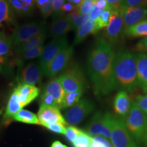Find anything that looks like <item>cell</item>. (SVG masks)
Masks as SVG:
<instances>
[{"label":"cell","mask_w":147,"mask_h":147,"mask_svg":"<svg viewBox=\"0 0 147 147\" xmlns=\"http://www.w3.org/2000/svg\"><path fill=\"white\" fill-rule=\"evenodd\" d=\"M50 0H35V2H36V4L38 8H40V7L43 6L44 5H45L46 3H47Z\"/></svg>","instance_id":"obj_48"},{"label":"cell","mask_w":147,"mask_h":147,"mask_svg":"<svg viewBox=\"0 0 147 147\" xmlns=\"http://www.w3.org/2000/svg\"><path fill=\"white\" fill-rule=\"evenodd\" d=\"M67 1H68V2H69V3H72L73 2V0H67Z\"/></svg>","instance_id":"obj_52"},{"label":"cell","mask_w":147,"mask_h":147,"mask_svg":"<svg viewBox=\"0 0 147 147\" xmlns=\"http://www.w3.org/2000/svg\"><path fill=\"white\" fill-rule=\"evenodd\" d=\"M45 31H47V26L45 22H32L17 26L11 36L13 47L21 45Z\"/></svg>","instance_id":"obj_7"},{"label":"cell","mask_w":147,"mask_h":147,"mask_svg":"<svg viewBox=\"0 0 147 147\" xmlns=\"http://www.w3.org/2000/svg\"><path fill=\"white\" fill-rule=\"evenodd\" d=\"M134 103L140 110L147 116V94L139 95L136 97Z\"/></svg>","instance_id":"obj_36"},{"label":"cell","mask_w":147,"mask_h":147,"mask_svg":"<svg viewBox=\"0 0 147 147\" xmlns=\"http://www.w3.org/2000/svg\"><path fill=\"white\" fill-rule=\"evenodd\" d=\"M44 92L49 93L54 97L58 108L61 109L65 95V92L62 87L60 82L58 80L57 78L52 79L46 84L45 89H44Z\"/></svg>","instance_id":"obj_21"},{"label":"cell","mask_w":147,"mask_h":147,"mask_svg":"<svg viewBox=\"0 0 147 147\" xmlns=\"http://www.w3.org/2000/svg\"><path fill=\"white\" fill-rule=\"evenodd\" d=\"M90 19L91 18H90L89 14H87V15H80L78 19L76 20V21L73 24V30L74 29H76V30L79 27H80L86 23H87Z\"/></svg>","instance_id":"obj_42"},{"label":"cell","mask_w":147,"mask_h":147,"mask_svg":"<svg viewBox=\"0 0 147 147\" xmlns=\"http://www.w3.org/2000/svg\"><path fill=\"white\" fill-rule=\"evenodd\" d=\"M90 147H113L108 140L101 136L93 137Z\"/></svg>","instance_id":"obj_35"},{"label":"cell","mask_w":147,"mask_h":147,"mask_svg":"<svg viewBox=\"0 0 147 147\" xmlns=\"http://www.w3.org/2000/svg\"><path fill=\"white\" fill-rule=\"evenodd\" d=\"M74 45H77L80 44L89 34H95L97 32L95 27V22L90 19L87 23L76 29Z\"/></svg>","instance_id":"obj_23"},{"label":"cell","mask_w":147,"mask_h":147,"mask_svg":"<svg viewBox=\"0 0 147 147\" xmlns=\"http://www.w3.org/2000/svg\"><path fill=\"white\" fill-rule=\"evenodd\" d=\"M95 109V105L87 99H82L65 112L64 118L67 124L74 126L81 123Z\"/></svg>","instance_id":"obj_8"},{"label":"cell","mask_w":147,"mask_h":147,"mask_svg":"<svg viewBox=\"0 0 147 147\" xmlns=\"http://www.w3.org/2000/svg\"><path fill=\"white\" fill-rule=\"evenodd\" d=\"M108 4L114 7H121L123 5L125 0H105Z\"/></svg>","instance_id":"obj_47"},{"label":"cell","mask_w":147,"mask_h":147,"mask_svg":"<svg viewBox=\"0 0 147 147\" xmlns=\"http://www.w3.org/2000/svg\"><path fill=\"white\" fill-rule=\"evenodd\" d=\"M46 38H47V31L33 37L31 39L23 42L21 45L14 47L13 49L14 53L18 55H21L31 49H34V48L43 46Z\"/></svg>","instance_id":"obj_20"},{"label":"cell","mask_w":147,"mask_h":147,"mask_svg":"<svg viewBox=\"0 0 147 147\" xmlns=\"http://www.w3.org/2000/svg\"><path fill=\"white\" fill-rule=\"evenodd\" d=\"M67 46L68 45L67 38L65 36H63L61 38H54V40L44 47V50L40 56L39 61L44 75L51 62L57 56L59 53Z\"/></svg>","instance_id":"obj_9"},{"label":"cell","mask_w":147,"mask_h":147,"mask_svg":"<svg viewBox=\"0 0 147 147\" xmlns=\"http://www.w3.org/2000/svg\"><path fill=\"white\" fill-rule=\"evenodd\" d=\"M121 7H114L111 5V16L109 24L105 32L106 40L111 44L118 41L122 32H123V20Z\"/></svg>","instance_id":"obj_10"},{"label":"cell","mask_w":147,"mask_h":147,"mask_svg":"<svg viewBox=\"0 0 147 147\" xmlns=\"http://www.w3.org/2000/svg\"><path fill=\"white\" fill-rule=\"evenodd\" d=\"M14 15L20 17L31 16L34 12L35 0H8Z\"/></svg>","instance_id":"obj_16"},{"label":"cell","mask_w":147,"mask_h":147,"mask_svg":"<svg viewBox=\"0 0 147 147\" xmlns=\"http://www.w3.org/2000/svg\"><path fill=\"white\" fill-rule=\"evenodd\" d=\"M44 73L39 62L29 63L19 75V84L35 85L41 82Z\"/></svg>","instance_id":"obj_14"},{"label":"cell","mask_w":147,"mask_h":147,"mask_svg":"<svg viewBox=\"0 0 147 147\" xmlns=\"http://www.w3.org/2000/svg\"><path fill=\"white\" fill-rule=\"evenodd\" d=\"M146 5L147 0H125L123 5L125 7H146Z\"/></svg>","instance_id":"obj_40"},{"label":"cell","mask_w":147,"mask_h":147,"mask_svg":"<svg viewBox=\"0 0 147 147\" xmlns=\"http://www.w3.org/2000/svg\"><path fill=\"white\" fill-rule=\"evenodd\" d=\"M110 16H111V5H110V8L105 9L100 17L95 21V27H96L97 32L100 29L108 27V24H109Z\"/></svg>","instance_id":"obj_30"},{"label":"cell","mask_w":147,"mask_h":147,"mask_svg":"<svg viewBox=\"0 0 147 147\" xmlns=\"http://www.w3.org/2000/svg\"><path fill=\"white\" fill-rule=\"evenodd\" d=\"M51 147H68L67 146H66L65 144H63L62 142H61L60 141H55L52 143Z\"/></svg>","instance_id":"obj_49"},{"label":"cell","mask_w":147,"mask_h":147,"mask_svg":"<svg viewBox=\"0 0 147 147\" xmlns=\"http://www.w3.org/2000/svg\"><path fill=\"white\" fill-rule=\"evenodd\" d=\"M1 71V63H0V72Z\"/></svg>","instance_id":"obj_53"},{"label":"cell","mask_w":147,"mask_h":147,"mask_svg":"<svg viewBox=\"0 0 147 147\" xmlns=\"http://www.w3.org/2000/svg\"><path fill=\"white\" fill-rule=\"evenodd\" d=\"M14 16L8 0H0V26L3 23H14Z\"/></svg>","instance_id":"obj_25"},{"label":"cell","mask_w":147,"mask_h":147,"mask_svg":"<svg viewBox=\"0 0 147 147\" xmlns=\"http://www.w3.org/2000/svg\"><path fill=\"white\" fill-rule=\"evenodd\" d=\"M40 10L45 18L49 17L53 13V0H50L47 3L40 7Z\"/></svg>","instance_id":"obj_38"},{"label":"cell","mask_w":147,"mask_h":147,"mask_svg":"<svg viewBox=\"0 0 147 147\" xmlns=\"http://www.w3.org/2000/svg\"><path fill=\"white\" fill-rule=\"evenodd\" d=\"M73 30V24L68 16L55 18L49 27V36L52 38H57L65 36L69 31Z\"/></svg>","instance_id":"obj_15"},{"label":"cell","mask_w":147,"mask_h":147,"mask_svg":"<svg viewBox=\"0 0 147 147\" xmlns=\"http://www.w3.org/2000/svg\"><path fill=\"white\" fill-rule=\"evenodd\" d=\"M110 128L111 137L110 141L113 147H139L127 130L121 119L112 115Z\"/></svg>","instance_id":"obj_5"},{"label":"cell","mask_w":147,"mask_h":147,"mask_svg":"<svg viewBox=\"0 0 147 147\" xmlns=\"http://www.w3.org/2000/svg\"><path fill=\"white\" fill-rule=\"evenodd\" d=\"M83 91L74 92V93H65L61 109L69 108L72 107L80 100Z\"/></svg>","instance_id":"obj_28"},{"label":"cell","mask_w":147,"mask_h":147,"mask_svg":"<svg viewBox=\"0 0 147 147\" xmlns=\"http://www.w3.org/2000/svg\"><path fill=\"white\" fill-rule=\"evenodd\" d=\"M123 33L129 38H140L147 36V19L124 29Z\"/></svg>","instance_id":"obj_24"},{"label":"cell","mask_w":147,"mask_h":147,"mask_svg":"<svg viewBox=\"0 0 147 147\" xmlns=\"http://www.w3.org/2000/svg\"><path fill=\"white\" fill-rule=\"evenodd\" d=\"M95 5H96L97 8L101 9H107L110 8V5L108 4L105 0H96L95 1Z\"/></svg>","instance_id":"obj_46"},{"label":"cell","mask_w":147,"mask_h":147,"mask_svg":"<svg viewBox=\"0 0 147 147\" xmlns=\"http://www.w3.org/2000/svg\"><path fill=\"white\" fill-rule=\"evenodd\" d=\"M37 117L39 125L45 127L53 123H61L65 125H67L65 118L61 113L59 108L57 107L40 106Z\"/></svg>","instance_id":"obj_13"},{"label":"cell","mask_w":147,"mask_h":147,"mask_svg":"<svg viewBox=\"0 0 147 147\" xmlns=\"http://www.w3.org/2000/svg\"><path fill=\"white\" fill-rule=\"evenodd\" d=\"M12 42L11 38L5 36L3 33L0 32V57L5 58L10 54L12 50Z\"/></svg>","instance_id":"obj_29"},{"label":"cell","mask_w":147,"mask_h":147,"mask_svg":"<svg viewBox=\"0 0 147 147\" xmlns=\"http://www.w3.org/2000/svg\"><path fill=\"white\" fill-rule=\"evenodd\" d=\"M125 126L138 146L145 147L146 141L147 116L140 110L134 102L129 112L123 119Z\"/></svg>","instance_id":"obj_3"},{"label":"cell","mask_w":147,"mask_h":147,"mask_svg":"<svg viewBox=\"0 0 147 147\" xmlns=\"http://www.w3.org/2000/svg\"><path fill=\"white\" fill-rule=\"evenodd\" d=\"M15 89L18 92L20 102L23 107L30 104L40 93V89L35 85L31 84H19Z\"/></svg>","instance_id":"obj_18"},{"label":"cell","mask_w":147,"mask_h":147,"mask_svg":"<svg viewBox=\"0 0 147 147\" xmlns=\"http://www.w3.org/2000/svg\"><path fill=\"white\" fill-rule=\"evenodd\" d=\"M82 1H83V0H73L72 3L75 5V6H76V8H77L78 5L82 3Z\"/></svg>","instance_id":"obj_50"},{"label":"cell","mask_w":147,"mask_h":147,"mask_svg":"<svg viewBox=\"0 0 147 147\" xmlns=\"http://www.w3.org/2000/svg\"><path fill=\"white\" fill-rule=\"evenodd\" d=\"M48 129L56 134H65L66 131L65 125L61 123H53L46 127Z\"/></svg>","instance_id":"obj_37"},{"label":"cell","mask_w":147,"mask_h":147,"mask_svg":"<svg viewBox=\"0 0 147 147\" xmlns=\"http://www.w3.org/2000/svg\"><path fill=\"white\" fill-rule=\"evenodd\" d=\"M57 79L65 93L83 91L85 86L83 74L76 64L69 67Z\"/></svg>","instance_id":"obj_4"},{"label":"cell","mask_w":147,"mask_h":147,"mask_svg":"<svg viewBox=\"0 0 147 147\" xmlns=\"http://www.w3.org/2000/svg\"><path fill=\"white\" fill-rule=\"evenodd\" d=\"M93 137L87 134L84 131H81L76 140L74 141V147H90L92 142Z\"/></svg>","instance_id":"obj_31"},{"label":"cell","mask_w":147,"mask_h":147,"mask_svg":"<svg viewBox=\"0 0 147 147\" xmlns=\"http://www.w3.org/2000/svg\"><path fill=\"white\" fill-rule=\"evenodd\" d=\"M44 50V47L41 46V47H36L34 49H31L27 52L23 53L21 55H18V57H16L14 61V65H21L24 62L28 61L32 59L40 57L42 54V51Z\"/></svg>","instance_id":"obj_27"},{"label":"cell","mask_w":147,"mask_h":147,"mask_svg":"<svg viewBox=\"0 0 147 147\" xmlns=\"http://www.w3.org/2000/svg\"><path fill=\"white\" fill-rule=\"evenodd\" d=\"M74 55V48L67 46L63 49L54 59L46 71L45 76L49 78L57 75L59 73L65 69L69 65Z\"/></svg>","instance_id":"obj_11"},{"label":"cell","mask_w":147,"mask_h":147,"mask_svg":"<svg viewBox=\"0 0 147 147\" xmlns=\"http://www.w3.org/2000/svg\"><path fill=\"white\" fill-rule=\"evenodd\" d=\"M112 114L97 112L85 127L84 131L91 137L101 136L110 140L111 137L110 119Z\"/></svg>","instance_id":"obj_6"},{"label":"cell","mask_w":147,"mask_h":147,"mask_svg":"<svg viewBox=\"0 0 147 147\" xmlns=\"http://www.w3.org/2000/svg\"><path fill=\"white\" fill-rule=\"evenodd\" d=\"M76 9L77 8H76V6H75L72 3H69V2L65 3L63 6L61 7V8L59 17L62 16L63 14H68L70 13V12H73L74 10H76Z\"/></svg>","instance_id":"obj_41"},{"label":"cell","mask_w":147,"mask_h":147,"mask_svg":"<svg viewBox=\"0 0 147 147\" xmlns=\"http://www.w3.org/2000/svg\"><path fill=\"white\" fill-rule=\"evenodd\" d=\"M137 65L138 86L144 93L147 92V54L139 53L136 55Z\"/></svg>","instance_id":"obj_19"},{"label":"cell","mask_w":147,"mask_h":147,"mask_svg":"<svg viewBox=\"0 0 147 147\" xmlns=\"http://www.w3.org/2000/svg\"><path fill=\"white\" fill-rule=\"evenodd\" d=\"M115 78L117 87L131 93L138 86L137 65L136 56L127 51L117 53L115 60Z\"/></svg>","instance_id":"obj_2"},{"label":"cell","mask_w":147,"mask_h":147,"mask_svg":"<svg viewBox=\"0 0 147 147\" xmlns=\"http://www.w3.org/2000/svg\"><path fill=\"white\" fill-rule=\"evenodd\" d=\"M65 3V0H53V12L55 18H59L60 10Z\"/></svg>","instance_id":"obj_39"},{"label":"cell","mask_w":147,"mask_h":147,"mask_svg":"<svg viewBox=\"0 0 147 147\" xmlns=\"http://www.w3.org/2000/svg\"><path fill=\"white\" fill-rule=\"evenodd\" d=\"M81 131L82 130L80 129L77 128L74 126L70 125L66 127V131L64 135H65L66 139L72 144L74 141L78 137V136L80 134Z\"/></svg>","instance_id":"obj_34"},{"label":"cell","mask_w":147,"mask_h":147,"mask_svg":"<svg viewBox=\"0 0 147 147\" xmlns=\"http://www.w3.org/2000/svg\"><path fill=\"white\" fill-rule=\"evenodd\" d=\"M121 13L123 20L124 29H125L139 22L146 20L147 8L145 6L125 7L122 5Z\"/></svg>","instance_id":"obj_12"},{"label":"cell","mask_w":147,"mask_h":147,"mask_svg":"<svg viewBox=\"0 0 147 147\" xmlns=\"http://www.w3.org/2000/svg\"><path fill=\"white\" fill-rule=\"evenodd\" d=\"M135 50L140 53L147 52V36L138 42L135 46Z\"/></svg>","instance_id":"obj_43"},{"label":"cell","mask_w":147,"mask_h":147,"mask_svg":"<svg viewBox=\"0 0 147 147\" xmlns=\"http://www.w3.org/2000/svg\"><path fill=\"white\" fill-rule=\"evenodd\" d=\"M145 147H147V130H146V146Z\"/></svg>","instance_id":"obj_51"},{"label":"cell","mask_w":147,"mask_h":147,"mask_svg":"<svg viewBox=\"0 0 147 147\" xmlns=\"http://www.w3.org/2000/svg\"><path fill=\"white\" fill-rule=\"evenodd\" d=\"M104 10H105V9L99 8H97L96 5H94V6L93 7V8H92L91 12H90L89 14L91 20H93V21L97 20V18L100 17V15L102 14V12H104Z\"/></svg>","instance_id":"obj_44"},{"label":"cell","mask_w":147,"mask_h":147,"mask_svg":"<svg viewBox=\"0 0 147 147\" xmlns=\"http://www.w3.org/2000/svg\"><path fill=\"white\" fill-rule=\"evenodd\" d=\"M67 15L68 16V17L69 19H70V21L71 23H72V24H74L75 22L76 21V20L78 19V18H79V16L81 15V14L79 13L78 10L76 9V10H74L73 12H70L69 14H67Z\"/></svg>","instance_id":"obj_45"},{"label":"cell","mask_w":147,"mask_h":147,"mask_svg":"<svg viewBox=\"0 0 147 147\" xmlns=\"http://www.w3.org/2000/svg\"><path fill=\"white\" fill-rule=\"evenodd\" d=\"M12 120L27 124L39 125L38 117L32 112L21 109L12 117Z\"/></svg>","instance_id":"obj_26"},{"label":"cell","mask_w":147,"mask_h":147,"mask_svg":"<svg viewBox=\"0 0 147 147\" xmlns=\"http://www.w3.org/2000/svg\"><path fill=\"white\" fill-rule=\"evenodd\" d=\"M115 56L111 45L103 38L96 40L89 53L87 68L97 96L109 94L117 87L114 73Z\"/></svg>","instance_id":"obj_1"},{"label":"cell","mask_w":147,"mask_h":147,"mask_svg":"<svg viewBox=\"0 0 147 147\" xmlns=\"http://www.w3.org/2000/svg\"><path fill=\"white\" fill-rule=\"evenodd\" d=\"M131 106V102L130 101L127 92L120 91L118 92L115 97L113 103L114 111L118 115L120 119H123L129 112Z\"/></svg>","instance_id":"obj_17"},{"label":"cell","mask_w":147,"mask_h":147,"mask_svg":"<svg viewBox=\"0 0 147 147\" xmlns=\"http://www.w3.org/2000/svg\"><path fill=\"white\" fill-rule=\"evenodd\" d=\"M23 108L20 102L18 92L16 89H14L9 97L4 116H3V120L6 121L12 119L13 116L15 115L21 109H23Z\"/></svg>","instance_id":"obj_22"},{"label":"cell","mask_w":147,"mask_h":147,"mask_svg":"<svg viewBox=\"0 0 147 147\" xmlns=\"http://www.w3.org/2000/svg\"><path fill=\"white\" fill-rule=\"evenodd\" d=\"M95 1L96 0H83L77 8L79 13L81 15L89 14L93 7L94 6Z\"/></svg>","instance_id":"obj_32"},{"label":"cell","mask_w":147,"mask_h":147,"mask_svg":"<svg viewBox=\"0 0 147 147\" xmlns=\"http://www.w3.org/2000/svg\"><path fill=\"white\" fill-rule=\"evenodd\" d=\"M40 106H47V107H57L56 101L52 95L44 92L42 93L40 98Z\"/></svg>","instance_id":"obj_33"}]
</instances>
